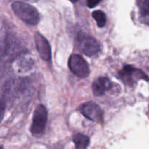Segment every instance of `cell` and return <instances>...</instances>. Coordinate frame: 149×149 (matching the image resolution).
I'll return each mask as SVG.
<instances>
[{"mask_svg":"<svg viewBox=\"0 0 149 149\" xmlns=\"http://www.w3.org/2000/svg\"><path fill=\"white\" fill-rule=\"evenodd\" d=\"M4 111H5V105H4V102L0 99V122L4 117Z\"/></svg>","mask_w":149,"mask_h":149,"instance_id":"cell-11","label":"cell"},{"mask_svg":"<svg viewBox=\"0 0 149 149\" xmlns=\"http://www.w3.org/2000/svg\"><path fill=\"white\" fill-rule=\"evenodd\" d=\"M82 114L93 122H101L103 113L101 108L93 102H88L82 105L80 108Z\"/></svg>","mask_w":149,"mask_h":149,"instance_id":"cell-5","label":"cell"},{"mask_svg":"<svg viewBox=\"0 0 149 149\" xmlns=\"http://www.w3.org/2000/svg\"><path fill=\"white\" fill-rule=\"evenodd\" d=\"M34 41L39 56L44 61H49L51 58V49L48 40L37 32L34 35Z\"/></svg>","mask_w":149,"mask_h":149,"instance_id":"cell-6","label":"cell"},{"mask_svg":"<svg viewBox=\"0 0 149 149\" xmlns=\"http://www.w3.org/2000/svg\"><path fill=\"white\" fill-rule=\"evenodd\" d=\"M0 149H3V147L2 146H0Z\"/></svg>","mask_w":149,"mask_h":149,"instance_id":"cell-15","label":"cell"},{"mask_svg":"<svg viewBox=\"0 0 149 149\" xmlns=\"http://www.w3.org/2000/svg\"><path fill=\"white\" fill-rule=\"evenodd\" d=\"M48 120V112L42 105L37 106L34 113L33 121L31 126V132L33 135H40L44 132Z\"/></svg>","mask_w":149,"mask_h":149,"instance_id":"cell-3","label":"cell"},{"mask_svg":"<svg viewBox=\"0 0 149 149\" xmlns=\"http://www.w3.org/2000/svg\"><path fill=\"white\" fill-rule=\"evenodd\" d=\"M68 65L70 71L74 75L80 78H85L88 77L90 73L88 63L85 61L83 57L77 54H74L70 57Z\"/></svg>","mask_w":149,"mask_h":149,"instance_id":"cell-4","label":"cell"},{"mask_svg":"<svg viewBox=\"0 0 149 149\" xmlns=\"http://www.w3.org/2000/svg\"><path fill=\"white\" fill-rule=\"evenodd\" d=\"M141 13L145 16H149V0H145L141 6Z\"/></svg>","mask_w":149,"mask_h":149,"instance_id":"cell-10","label":"cell"},{"mask_svg":"<svg viewBox=\"0 0 149 149\" xmlns=\"http://www.w3.org/2000/svg\"><path fill=\"white\" fill-rule=\"evenodd\" d=\"M111 87V82L106 77H99L93 81L92 89L94 95L102 96Z\"/></svg>","mask_w":149,"mask_h":149,"instance_id":"cell-7","label":"cell"},{"mask_svg":"<svg viewBox=\"0 0 149 149\" xmlns=\"http://www.w3.org/2000/svg\"><path fill=\"white\" fill-rule=\"evenodd\" d=\"M73 142L75 145V149H87L90 143V139L83 134H77L73 138Z\"/></svg>","mask_w":149,"mask_h":149,"instance_id":"cell-8","label":"cell"},{"mask_svg":"<svg viewBox=\"0 0 149 149\" xmlns=\"http://www.w3.org/2000/svg\"><path fill=\"white\" fill-rule=\"evenodd\" d=\"M23 1H31V2H34V1H38V0H23Z\"/></svg>","mask_w":149,"mask_h":149,"instance_id":"cell-13","label":"cell"},{"mask_svg":"<svg viewBox=\"0 0 149 149\" xmlns=\"http://www.w3.org/2000/svg\"><path fill=\"white\" fill-rule=\"evenodd\" d=\"M12 9L15 14L25 23L30 25H36L39 23V13L31 4L23 1H15L12 4Z\"/></svg>","mask_w":149,"mask_h":149,"instance_id":"cell-1","label":"cell"},{"mask_svg":"<svg viewBox=\"0 0 149 149\" xmlns=\"http://www.w3.org/2000/svg\"><path fill=\"white\" fill-rule=\"evenodd\" d=\"M77 45L82 52L88 56H93L100 49L99 42L95 38L84 33H80L77 38Z\"/></svg>","mask_w":149,"mask_h":149,"instance_id":"cell-2","label":"cell"},{"mask_svg":"<svg viewBox=\"0 0 149 149\" xmlns=\"http://www.w3.org/2000/svg\"><path fill=\"white\" fill-rule=\"evenodd\" d=\"M101 1L102 0H87V5L90 8H92V7H96Z\"/></svg>","mask_w":149,"mask_h":149,"instance_id":"cell-12","label":"cell"},{"mask_svg":"<svg viewBox=\"0 0 149 149\" xmlns=\"http://www.w3.org/2000/svg\"><path fill=\"white\" fill-rule=\"evenodd\" d=\"M71 1H72V2H76V1H77V0H70Z\"/></svg>","mask_w":149,"mask_h":149,"instance_id":"cell-14","label":"cell"},{"mask_svg":"<svg viewBox=\"0 0 149 149\" xmlns=\"http://www.w3.org/2000/svg\"><path fill=\"white\" fill-rule=\"evenodd\" d=\"M92 17L96 21L97 26L99 27L102 28L105 26V23H106V15H105L104 12L101 11V10H96V11L93 12V13H92Z\"/></svg>","mask_w":149,"mask_h":149,"instance_id":"cell-9","label":"cell"}]
</instances>
